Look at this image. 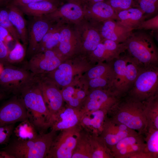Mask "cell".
I'll return each instance as SVG.
<instances>
[{"label":"cell","mask_w":158,"mask_h":158,"mask_svg":"<svg viewBox=\"0 0 158 158\" xmlns=\"http://www.w3.org/2000/svg\"><path fill=\"white\" fill-rule=\"evenodd\" d=\"M64 24L61 22H57L52 25L39 44L35 54L54 49L57 47L59 43L61 30Z\"/></svg>","instance_id":"27"},{"label":"cell","mask_w":158,"mask_h":158,"mask_svg":"<svg viewBox=\"0 0 158 158\" xmlns=\"http://www.w3.org/2000/svg\"><path fill=\"white\" fill-rule=\"evenodd\" d=\"M106 1L116 13L121 11L134 7V0H106Z\"/></svg>","instance_id":"38"},{"label":"cell","mask_w":158,"mask_h":158,"mask_svg":"<svg viewBox=\"0 0 158 158\" xmlns=\"http://www.w3.org/2000/svg\"><path fill=\"white\" fill-rule=\"evenodd\" d=\"M158 94L157 66L142 67L127 95L143 102Z\"/></svg>","instance_id":"6"},{"label":"cell","mask_w":158,"mask_h":158,"mask_svg":"<svg viewBox=\"0 0 158 158\" xmlns=\"http://www.w3.org/2000/svg\"><path fill=\"white\" fill-rule=\"evenodd\" d=\"M144 135H145L144 137L147 152L152 155V158H158V129L147 128Z\"/></svg>","instance_id":"33"},{"label":"cell","mask_w":158,"mask_h":158,"mask_svg":"<svg viewBox=\"0 0 158 158\" xmlns=\"http://www.w3.org/2000/svg\"><path fill=\"white\" fill-rule=\"evenodd\" d=\"M6 7L9 19L18 32L21 43L26 48L28 44L27 24L24 13L18 7L11 4Z\"/></svg>","instance_id":"25"},{"label":"cell","mask_w":158,"mask_h":158,"mask_svg":"<svg viewBox=\"0 0 158 158\" xmlns=\"http://www.w3.org/2000/svg\"><path fill=\"white\" fill-rule=\"evenodd\" d=\"M26 48L20 41H16L13 48L8 53L6 65L14 66L22 62L26 55Z\"/></svg>","instance_id":"34"},{"label":"cell","mask_w":158,"mask_h":158,"mask_svg":"<svg viewBox=\"0 0 158 158\" xmlns=\"http://www.w3.org/2000/svg\"><path fill=\"white\" fill-rule=\"evenodd\" d=\"M90 140L92 150V158H113L111 150L99 135L90 134Z\"/></svg>","instance_id":"32"},{"label":"cell","mask_w":158,"mask_h":158,"mask_svg":"<svg viewBox=\"0 0 158 158\" xmlns=\"http://www.w3.org/2000/svg\"><path fill=\"white\" fill-rule=\"evenodd\" d=\"M60 56L54 49L36 53L29 59L24 68L34 75L46 74L61 64Z\"/></svg>","instance_id":"11"},{"label":"cell","mask_w":158,"mask_h":158,"mask_svg":"<svg viewBox=\"0 0 158 158\" xmlns=\"http://www.w3.org/2000/svg\"><path fill=\"white\" fill-rule=\"evenodd\" d=\"M12 0H0V8L6 7Z\"/></svg>","instance_id":"47"},{"label":"cell","mask_w":158,"mask_h":158,"mask_svg":"<svg viewBox=\"0 0 158 158\" xmlns=\"http://www.w3.org/2000/svg\"><path fill=\"white\" fill-rule=\"evenodd\" d=\"M47 74V77L55 84L61 86L68 85L71 82L73 75L72 67L67 63L61 64L54 70Z\"/></svg>","instance_id":"28"},{"label":"cell","mask_w":158,"mask_h":158,"mask_svg":"<svg viewBox=\"0 0 158 158\" xmlns=\"http://www.w3.org/2000/svg\"><path fill=\"white\" fill-rule=\"evenodd\" d=\"M143 102L147 128H152L158 129V94Z\"/></svg>","instance_id":"29"},{"label":"cell","mask_w":158,"mask_h":158,"mask_svg":"<svg viewBox=\"0 0 158 158\" xmlns=\"http://www.w3.org/2000/svg\"><path fill=\"white\" fill-rule=\"evenodd\" d=\"M63 1L61 0H43L18 7L24 14L30 17L40 16L54 12Z\"/></svg>","instance_id":"24"},{"label":"cell","mask_w":158,"mask_h":158,"mask_svg":"<svg viewBox=\"0 0 158 158\" xmlns=\"http://www.w3.org/2000/svg\"><path fill=\"white\" fill-rule=\"evenodd\" d=\"M27 119L25 106L19 95H14L0 107V127Z\"/></svg>","instance_id":"15"},{"label":"cell","mask_w":158,"mask_h":158,"mask_svg":"<svg viewBox=\"0 0 158 158\" xmlns=\"http://www.w3.org/2000/svg\"><path fill=\"white\" fill-rule=\"evenodd\" d=\"M0 40L8 47V44L13 41L15 42L9 32L5 28L0 26Z\"/></svg>","instance_id":"41"},{"label":"cell","mask_w":158,"mask_h":158,"mask_svg":"<svg viewBox=\"0 0 158 158\" xmlns=\"http://www.w3.org/2000/svg\"><path fill=\"white\" fill-rule=\"evenodd\" d=\"M108 116L140 134L146 132L147 123L142 102L126 95L110 109Z\"/></svg>","instance_id":"2"},{"label":"cell","mask_w":158,"mask_h":158,"mask_svg":"<svg viewBox=\"0 0 158 158\" xmlns=\"http://www.w3.org/2000/svg\"><path fill=\"white\" fill-rule=\"evenodd\" d=\"M108 111L100 109L86 112L82 115L79 125L84 130L92 135H99L108 115Z\"/></svg>","instance_id":"23"},{"label":"cell","mask_w":158,"mask_h":158,"mask_svg":"<svg viewBox=\"0 0 158 158\" xmlns=\"http://www.w3.org/2000/svg\"><path fill=\"white\" fill-rule=\"evenodd\" d=\"M87 75L90 79L107 76H114V73L111 62L100 63L91 68Z\"/></svg>","instance_id":"35"},{"label":"cell","mask_w":158,"mask_h":158,"mask_svg":"<svg viewBox=\"0 0 158 158\" xmlns=\"http://www.w3.org/2000/svg\"><path fill=\"white\" fill-rule=\"evenodd\" d=\"M85 15L82 0H66L54 12L44 16L55 22L76 25L85 18Z\"/></svg>","instance_id":"9"},{"label":"cell","mask_w":158,"mask_h":158,"mask_svg":"<svg viewBox=\"0 0 158 158\" xmlns=\"http://www.w3.org/2000/svg\"><path fill=\"white\" fill-rule=\"evenodd\" d=\"M60 55L70 56L80 50L79 38L76 25L64 24L60 32L59 41L54 49Z\"/></svg>","instance_id":"17"},{"label":"cell","mask_w":158,"mask_h":158,"mask_svg":"<svg viewBox=\"0 0 158 158\" xmlns=\"http://www.w3.org/2000/svg\"><path fill=\"white\" fill-rule=\"evenodd\" d=\"M18 95L25 106L28 119L39 133H45L50 127L51 117L35 75Z\"/></svg>","instance_id":"1"},{"label":"cell","mask_w":158,"mask_h":158,"mask_svg":"<svg viewBox=\"0 0 158 158\" xmlns=\"http://www.w3.org/2000/svg\"><path fill=\"white\" fill-rule=\"evenodd\" d=\"M30 17L27 22L28 44L26 55L29 59L35 53L43 37L56 22L44 16Z\"/></svg>","instance_id":"12"},{"label":"cell","mask_w":158,"mask_h":158,"mask_svg":"<svg viewBox=\"0 0 158 158\" xmlns=\"http://www.w3.org/2000/svg\"><path fill=\"white\" fill-rule=\"evenodd\" d=\"M0 26L9 32L15 41L20 42L18 32L9 19L8 11L6 7L0 8Z\"/></svg>","instance_id":"37"},{"label":"cell","mask_w":158,"mask_h":158,"mask_svg":"<svg viewBox=\"0 0 158 158\" xmlns=\"http://www.w3.org/2000/svg\"><path fill=\"white\" fill-rule=\"evenodd\" d=\"M111 151L113 158H143L144 153L147 152L144 135L138 133L127 136Z\"/></svg>","instance_id":"10"},{"label":"cell","mask_w":158,"mask_h":158,"mask_svg":"<svg viewBox=\"0 0 158 158\" xmlns=\"http://www.w3.org/2000/svg\"><path fill=\"white\" fill-rule=\"evenodd\" d=\"M56 132L39 133L35 138L27 141L14 139L2 149L14 158H46Z\"/></svg>","instance_id":"3"},{"label":"cell","mask_w":158,"mask_h":158,"mask_svg":"<svg viewBox=\"0 0 158 158\" xmlns=\"http://www.w3.org/2000/svg\"><path fill=\"white\" fill-rule=\"evenodd\" d=\"M92 25L97 29L102 39L117 43L124 42L133 31L121 25L114 20Z\"/></svg>","instance_id":"19"},{"label":"cell","mask_w":158,"mask_h":158,"mask_svg":"<svg viewBox=\"0 0 158 158\" xmlns=\"http://www.w3.org/2000/svg\"><path fill=\"white\" fill-rule=\"evenodd\" d=\"M111 63L114 73L112 91L121 98L127 95L142 66L128 54Z\"/></svg>","instance_id":"5"},{"label":"cell","mask_w":158,"mask_h":158,"mask_svg":"<svg viewBox=\"0 0 158 158\" xmlns=\"http://www.w3.org/2000/svg\"><path fill=\"white\" fill-rule=\"evenodd\" d=\"M8 94L5 91L0 88V101L6 98Z\"/></svg>","instance_id":"48"},{"label":"cell","mask_w":158,"mask_h":158,"mask_svg":"<svg viewBox=\"0 0 158 158\" xmlns=\"http://www.w3.org/2000/svg\"><path fill=\"white\" fill-rule=\"evenodd\" d=\"M120 98L111 90L95 89L87 97L83 105L81 108V111L83 114L100 109L109 111Z\"/></svg>","instance_id":"13"},{"label":"cell","mask_w":158,"mask_h":158,"mask_svg":"<svg viewBox=\"0 0 158 158\" xmlns=\"http://www.w3.org/2000/svg\"><path fill=\"white\" fill-rule=\"evenodd\" d=\"M82 129L79 125L61 131L53 140L46 158H71Z\"/></svg>","instance_id":"7"},{"label":"cell","mask_w":158,"mask_h":158,"mask_svg":"<svg viewBox=\"0 0 158 158\" xmlns=\"http://www.w3.org/2000/svg\"><path fill=\"white\" fill-rule=\"evenodd\" d=\"M126 50L124 42L117 43L102 39L95 49L90 53V55L95 60L110 63L119 57Z\"/></svg>","instance_id":"21"},{"label":"cell","mask_w":158,"mask_h":158,"mask_svg":"<svg viewBox=\"0 0 158 158\" xmlns=\"http://www.w3.org/2000/svg\"><path fill=\"white\" fill-rule=\"evenodd\" d=\"M134 7L139 8L146 15L157 13L158 9V0H134Z\"/></svg>","instance_id":"36"},{"label":"cell","mask_w":158,"mask_h":158,"mask_svg":"<svg viewBox=\"0 0 158 158\" xmlns=\"http://www.w3.org/2000/svg\"><path fill=\"white\" fill-rule=\"evenodd\" d=\"M85 18L91 24H95L109 20H116L117 13L106 1L85 4Z\"/></svg>","instance_id":"22"},{"label":"cell","mask_w":158,"mask_h":158,"mask_svg":"<svg viewBox=\"0 0 158 158\" xmlns=\"http://www.w3.org/2000/svg\"><path fill=\"white\" fill-rule=\"evenodd\" d=\"M124 43L128 54L141 66H157L158 49L149 34L141 31L133 32Z\"/></svg>","instance_id":"4"},{"label":"cell","mask_w":158,"mask_h":158,"mask_svg":"<svg viewBox=\"0 0 158 158\" xmlns=\"http://www.w3.org/2000/svg\"><path fill=\"white\" fill-rule=\"evenodd\" d=\"M10 50L8 47L0 40V63L4 66L6 65V59Z\"/></svg>","instance_id":"42"},{"label":"cell","mask_w":158,"mask_h":158,"mask_svg":"<svg viewBox=\"0 0 158 158\" xmlns=\"http://www.w3.org/2000/svg\"><path fill=\"white\" fill-rule=\"evenodd\" d=\"M35 75L51 118L63 107V100L61 92L55 84L44 74Z\"/></svg>","instance_id":"14"},{"label":"cell","mask_w":158,"mask_h":158,"mask_svg":"<svg viewBox=\"0 0 158 158\" xmlns=\"http://www.w3.org/2000/svg\"><path fill=\"white\" fill-rule=\"evenodd\" d=\"M76 26L80 41V50L90 53L102 39L98 30L85 18Z\"/></svg>","instance_id":"20"},{"label":"cell","mask_w":158,"mask_h":158,"mask_svg":"<svg viewBox=\"0 0 158 158\" xmlns=\"http://www.w3.org/2000/svg\"><path fill=\"white\" fill-rule=\"evenodd\" d=\"M15 124L0 127V145L8 143L12 135Z\"/></svg>","instance_id":"39"},{"label":"cell","mask_w":158,"mask_h":158,"mask_svg":"<svg viewBox=\"0 0 158 158\" xmlns=\"http://www.w3.org/2000/svg\"><path fill=\"white\" fill-rule=\"evenodd\" d=\"M3 66V65H2V64L0 63V67L1 66ZM1 67H2V66H1ZM1 67L0 68H1ZM0 70V71H1V70Z\"/></svg>","instance_id":"49"},{"label":"cell","mask_w":158,"mask_h":158,"mask_svg":"<svg viewBox=\"0 0 158 158\" xmlns=\"http://www.w3.org/2000/svg\"><path fill=\"white\" fill-rule=\"evenodd\" d=\"M138 29L157 31L158 30V15L140 23Z\"/></svg>","instance_id":"40"},{"label":"cell","mask_w":158,"mask_h":158,"mask_svg":"<svg viewBox=\"0 0 158 158\" xmlns=\"http://www.w3.org/2000/svg\"><path fill=\"white\" fill-rule=\"evenodd\" d=\"M138 133L107 116L99 136L111 150L118 142L124 138Z\"/></svg>","instance_id":"16"},{"label":"cell","mask_w":158,"mask_h":158,"mask_svg":"<svg viewBox=\"0 0 158 158\" xmlns=\"http://www.w3.org/2000/svg\"><path fill=\"white\" fill-rule=\"evenodd\" d=\"M146 18L139 8L132 7L118 12L116 20L121 25L133 30L138 29Z\"/></svg>","instance_id":"26"},{"label":"cell","mask_w":158,"mask_h":158,"mask_svg":"<svg viewBox=\"0 0 158 158\" xmlns=\"http://www.w3.org/2000/svg\"><path fill=\"white\" fill-rule=\"evenodd\" d=\"M4 66L0 74V88L8 94L18 95L22 88L34 74L24 68L11 65Z\"/></svg>","instance_id":"8"},{"label":"cell","mask_w":158,"mask_h":158,"mask_svg":"<svg viewBox=\"0 0 158 158\" xmlns=\"http://www.w3.org/2000/svg\"><path fill=\"white\" fill-rule=\"evenodd\" d=\"M75 93L77 97L81 101L85 98L86 96L85 92L82 90L78 91Z\"/></svg>","instance_id":"45"},{"label":"cell","mask_w":158,"mask_h":158,"mask_svg":"<svg viewBox=\"0 0 158 158\" xmlns=\"http://www.w3.org/2000/svg\"><path fill=\"white\" fill-rule=\"evenodd\" d=\"M62 0V1H65V0Z\"/></svg>","instance_id":"50"},{"label":"cell","mask_w":158,"mask_h":158,"mask_svg":"<svg viewBox=\"0 0 158 158\" xmlns=\"http://www.w3.org/2000/svg\"><path fill=\"white\" fill-rule=\"evenodd\" d=\"M32 123L28 119H26L20 122L14 127L13 133L15 139L21 141H27L36 138L39 133Z\"/></svg>","instance_id":"31"},{"label":"cell","mask_w":158,"mask_h":158,"mask_svg":"<svg viewBox=\"0 0 158 158\" xmlns=\"http://www.w3.org/2000/svg\"><path fill=\"white\" fill-rule=\"evenodd\" d=\"M90 135L82 129L71 158H92Z\"/></svg>","instance_id":"30"},{"label":"cell","mask_w":158,"mask_h":158,"mask_svg":"<svg viewBox=\"0 0 158 158\" xmlns=\"http://www.w3.org/2000/svg\"><path fill=\"white\" fill-rule=\"evenodd\" d=\"M0 158H14V157L6 152L0 150Z\"/></svg>","instance_id":"46"},{"label":"cell","mask_w":158,"mask_h":158,"mask_svg":"<svg viewBox=\"0 0 158 158\" xmlns=\"http://www.w3.org/2000/svg\"><path fill=\"white\" fill-rule=\"evenodd\" d=\"M83 114L81 109L63 107L52 116L50 128L56 132L79 125Z\"/></svg>","instance_id":"18"},{"label":"cell","mask_w":158,"mask_h":158,"mask_svg":"<svg viewBox=\"0 0 158 158\" xmlns=\"http://www.w3.org/2000/svg\"></svg>","instance_id":"51"},{"label":"cell","mask_w":158,"mask_h":158,"mask_svg":"<svg viewBox=\"0 0 158 158\" xmlns=\"http://www.w3.org/2000/svg\"><path fill=\"white\" fill-rule=\"evenodd\" d=\"M61 93L63 100L67 103L72 98H77L75 90L72 87H67Z\"/></svg>","instance_id":"43"},{"label":"cell","mask_w":158,"mask_h":158,"mask_svg":"<svg viewBox=\"0 0 158 158\" xmlns=\"http://www.w3.org/2000/svg\"><path fill=\"white\" fill-rule=\"evenodd\" d=\"M42 0H12L10 4L17 6H20Z\"/></svg>","instance_id":"44"}]
</instances>
